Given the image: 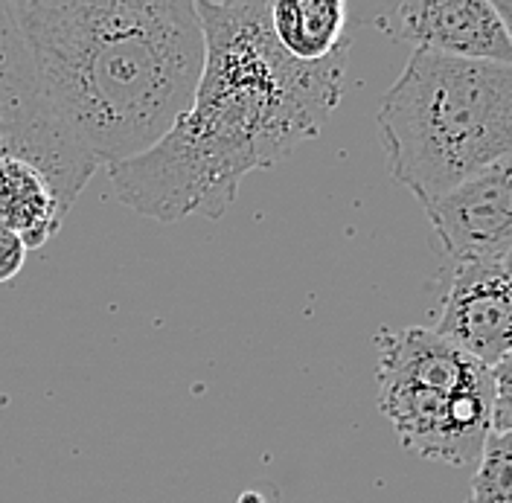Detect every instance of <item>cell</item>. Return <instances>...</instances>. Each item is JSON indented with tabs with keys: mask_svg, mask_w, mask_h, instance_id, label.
Returning a JSON list of instances; mask_svg holds the SVG:
<instances>
[{
	"mask_svg": "<svg viewBox=\"0 0 512 503\" xmlns=\"http://www.w3.org/2000/svg\"><path fill=\"white\" fill-rule=\"evenodd\" d=\"M204 70L190 111L143 152L108 169L120 204L146 219H222L245 175L315 137L344 96L350 41L323 62H294L271 32L268 3L201 0Z\"/></svg>",
	"mask_w": 512,
	"mask_h": 503,
	"instance_id": "6da1fadb",
	"label": "cell"
},
{
	"mask_svg": "<svg viewBox=\"0 0 512 503\" xmlns=\"http://www.w3.org/2000/svg\"><path fill=\"white\" fill-rule=\"evenodd\" d=\"M50 120L99 166L140 158L190 111L204 70L192 0H12Z\"/></svg>",
	"mask_w": 512,
	"mask_h": 503,
	"instance_id": "7a4b0ae2",
	"label": "cell"
},
{
	"mask_svg": "<svg viewBox=\"0 0 512 503\" xmlns=\"http://www.w3.org/2000/svg\"><path fill=\"white\" fill-rule=\"evenodd\" d=\"M376 120L393 181L425 207L512 155V64L414 50Z\"/></svg>",
	"mask_w": 512,
	"mask_h": 503,
	"instance_id": "3957f363",
	"label": "cell"
},
{
	"mask_svg": "<svg viewBox=\"0 0 512 503\" xmlns=\"http://www.w3.org/2000/svg\"><path fill=\"white\" fill-rule=\"evenodd\" d=\"M379 410L402 448L454 469L478 466L492 434V373L434 329H382Z\"/></svg>",
	"mask_w": 512,
	"mask_h": 503,
	"instance_id": "277c9868",
	"label": "cell"
},
{
	"mask_svg": "<svg viewBox=\"0 0 512 503\" xmlns=\"http://www.w3.org/2000/svg\"><path fill=\"white\" fill-rule=\"evenodd\" d=\"M376 24L422 53L512 64L510 38L489 0H408L390 6Z\"/></svg>",
	"mask_w": 512,
	"mask_h": 503,
	"instance_id": "5b68a950",
	"label": "cell"
},
{
	"mask_svg": "<svg viewBox=\"0 0 512 503\" xmlns=\"http://www.w3.org/2000/svg\"><path fill=\"white\" fill-rule=\"evenodd\" d=\"M422 210L454 265L504 259L512 251V155Z\"/></svg>",
	"mask_w": 512,
	"mask_h": 503,
	"instance_id": "8992f818",
	"label": "cell"
},
{
	"mask_svg": "<svg viewBox=\"0 0 512 503\" xmlns=\"http://www.w3.org/2000/svg\"><path fill=\"white\" fill-rule=\"evenodd\" d=\"M483 367L512 355V274L498 259L457 262L434 329Z\"/></svg>",
	"mask_w": 512,
	"mask_h": 503,
	"instance_id": "52a82bcc",
	"label": "cell"
},
{
	"mask_svg": "<svg viewBox=\"0 0 512 503\" xmlns=\"http://www.w3.org/2000/svg\"><path fill=\"white\" fill-rule=\"evenodd\" d=\"M64 219L62 198L41 169L0 158V230L21 236L27 248H41L62 230Z\"/></svg>",
	"mask_w": 512,
	"mask_h": 503,
	"instance_id": "ba28073f",
	"label": "cell"
},
{
	"mask_svg": "<svg viewBox=\"0 0 512 503\" xmlns=\"http://www.w3.org/2000/svg\"><path fill=\"white\" fill-rule=\"evenodd\" d=\"M268 18L277 44L294 62H323L350 41L344 0H274Z\"/></svg>",
	"mask_w": 512,
	"mask_h": 503,
	"instance_id": "9c48e42d",
	"label": "cell"
},
{
	"mask_svg": "<svg viewBox=\"0 0 512 503\" xmlns=\"http://www.w3.org/2000/svg\"><path fill=\"white\" fill-rule=\"evenodd\" d=\"M466 503H512V434L486 437Z\"/></svg>",
	"mask_w": 512,
	"mask_h": 503,
	"instance_id": "30bf717a",
	"label": "cell"
},
{
	"mask_svg": "<svg viewBox=\"0 0 512 503\" xmlns=\"http://www.w3.org/2000/svg\"><path fill=\"white\" fill-rule=\"evenodd\" d=\"M492 434H512V355L492 370Z\"/></svg>",
	"mask_w": 512,
	"mask_h": 503,
	"instance_id": "8fae6325",
	"label": "cell"
},
{
	"mask_svg": "<svg viewBox=\"0 0 512 503\" xmlns=\"http://www.w3.org/2000/svg\"><path fill=\"white\" fill-rule=\"evenodd\" d=\"M27 253L30 248L24 245L21 236L9 233V230H0V283H9L21 274L24 262H27Z\"/></svg>",
	"mask_w": 512,
	"mask_h": 503,
	"instance_id": "7c38bea8",
	"label": "cell"
},
{
	"mask_svg": "<svg viewBox=\"0 0 512 503\" xmlns=\"http://www.w3.org/2000/svg\"><path fill=\"white\" fill-rule=\"evenodd\" d=\"M492 6H495V12H498V18H501V24H504L507 38H510L512 44V0H495Z\"/></svg>",
	"mask_w": 512,
	"mask_h": 503,
	"instance_id": "4fadbf2b",
	"label": "cell"
},
{
	"mask_svg": "<svg viewBox=\"0 0 512 503\" xmlns=\"http://www.w3.org/2000/svg\"><path fill=\"white\" fill-rule=\"evenodd\" d=\"M498 262H501V265H504V268H507V271H510V274H512V251L507 253L504 259H498Z\"/></svg>",
	"mask_w": 512,
	"mask_h": 503,
	"instance_id": "5bb4252c",
	"label": "cell"
}]
</instances>
